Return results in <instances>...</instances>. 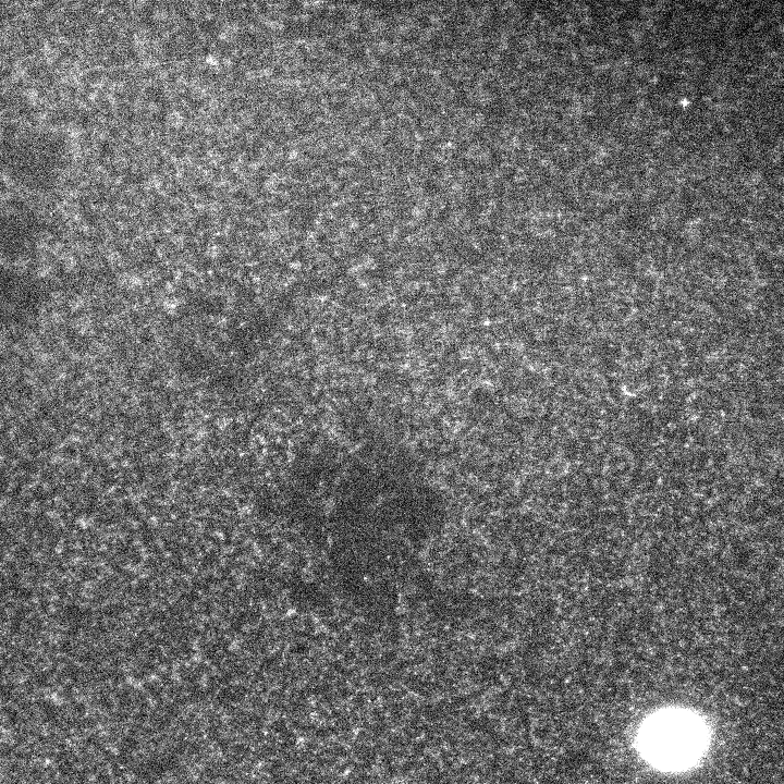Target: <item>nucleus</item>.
Returning <instances> with one entry per match:
<instances>
[{"label": "nucleus", "mask_w": 784, "mask_h": 784, "mask_svg": "<svg viewBox=\"0 0 784 784\" xmlns=\"http://www.w3.org/2000/svg\"><path fill=\"white\" fill-rule=\"evenodd\" d=\"M63 139L51 130L29 128L9 145L5 168L19 186L44 193L58 182L65 163Z\"/></svg>", "instance_id": "1"}]
</instances>
